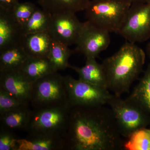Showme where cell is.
Segmentation results:
<instances>
[{"label":"cell","mask_w":150,"mask_h":150,"mask_svg":"<svg viewBox=\"0 0 150 150\" xmlns=\"http://www.w3.org/2000/svg\"><path fill=\"white\" fill-rule=\"evenodd\" d=\"M118 34L135 44L150 40V2L131 4Z\"/></svg>","instance_id":"obj_8"},{"label":"cell","mask_w":150,"mask_h":150,"mask_svg":"<svg viewBox=\"0 0 150 150\" xmlns=\"http://www.w3.org/2000/svg\"><path fill=\"white\" fill-rule=\"evenodd\" d=\"M53 38L49 32L32 33L23 36L21 45L30 57H47Z\"/></svg>","instance_id":"obj_15"},{"label":"cell","mask_w":150,"mask_h":150,"mask_svg":"<svg viewBox=\"0 0 150 150\" xmlns=\"http://www.w3.org/2000/svg\"><path fill=\"white\" fill-rule=\"evenodd\" d=\"M30 105L0 87V115L7 111Z\"/></svg>","instance_id":"obj_25"},{"label":"cell","mask_w":150,"mask_h":150,"mask_svg":"<svg viewBox=\"0 0 150 150\" xmlns=\"http://www.w3.org/2000/svg\"><path fill=\"white\" fill-rule=\"evenodd\" d=\"M108 105L112 110L121 136L126 139L140 129L150 125V117L136 103L127 97L112 94Z\"/></svg>","instance_id":"obj_4"},{"label":"cell","mask_w":150,"mask_h":150,"mask_svg":"<svg viewBox=\"0 0 150 150\" xmlns=\"http://www.w3.org/2000/svg\"><path fill=\"white\" fill-rule=\"evenodd\" d=\"M36 8L33 3L25 2L19 3L14 8L11 13L21 29L32 15Z\"/></svg>","instance_id":"obj_24"},{"label":"cell","mask_w":150,"mask_h":150,"mask_svg":"<svg viewBox=\"0 0 150 150\" xmlns=\"http://www.w3.org/2000/svg\"><path fill=\"white\" fill-rule=\"evenodd\" d=\"M70 107L68 105L33 109L25 131L57 135L64 139Z\"/></svg>","instance_id":"obj_6"},{"label":"cell","mask_w":150,"mask_h":150,"mask_svg":"<svg viewBox=\"0 0 150 150\" xmlns=\"http://www.w3.org/2000/svg\"><path fill=\"white\" fill-rule=\"evenodd\" d=\"M92 1L95 2L103 1H107V0H91Z\"/></svg>","instance_id":"obj_30"},{"label":"cell","mask_w":150,"mask_h":150,"mask_svg":"<svg viewBox=\"0 0 150 150\" xmlns=\"http://www.w3.org/2000/svg\"><path fill=\"white\" fill-rule=\"evenodd\" d=\"M110 32L89 21L83 23L76 44L86 59H95L110 45Z\"/></svg>","instance_id":"obj_9"},{"label":"cell","mask_w":150,"mask_h":150,"mask_svg":"<svg viewBox=\"0 0 150 150\" xmlns=\"http://www.w3.org/2000/svg\"><path fill=\"white\" fill-rule=\"evenodd\" d=\"M122 137L110 107H70L66 150H119L124 147Z\"/></svg>","instance_id":"obj_1"},{"label":"cell","mask_w":150,"mask_h":150,"mask_svg":"<svg viewBox=\"0 0 150 150\" xmlns=\"http://www.w3.org/2000/svg\"><path fill=\"white\" fill-rule=\"evenodd\" d=\"M32 110L28 105L4 112L0 115L1 127L13 131L19 130L25 131Z\"/></svg>","instance_id":"obj_18"},{"label":"cell","mask_w":150,"mask_h":150,"mask_svg":"<svg viewBox=\"0 0 150 150\" xmlns=\"http://www.w3.org/2000/svg\"><path fill=\"white\" fill-rule=\"evenodd\" d=\"M69 102L71 106L106 105L112 94L109 91L93 85L69 75L64 76Z\"/></svg>","instance_id":"obj_7"},{"label":"cell","mask_w":150,"mask_h":150,"mask_svg":"<svg viewBox=\"0 0 150 150\" xmlns=\"http://www.w3.org/2000/svg\"><path fill=\"white\" fill-rule=\"evenodd\" d=\"M30 57L21 44L0 51V72L21 70Z\"/></svg>","instance_id":"obj_16"},{"label":"cell","mask_w":150,"mask_h":150,"mask_svg":"<svg viewBox=\"0 0 150 150\" xmlns=\"http://www.w3.org/2000/svg\"><path fill=\"white\" fill-rule=\"evenodd\" d=\"M19 138L12 130L1 127L0 150H17Z\"/></svg>","instance_id":"obj_26"},{"label":"cell","mask_w":150,"mask_h":150,"mask_svg":"<svg viewBox=\"0 0 150 150\" xmlns=\"http://www.w3.org/2000/svg\"><path fill=\"white\" fill-rule=\"evenodd\" d=\"M18 141L17 150H66L64 137L52 134L28 133Z\"/></svg>","instance_id":"obj_12"},{"label":"cell","mask_w":150,"mask_h":150,"mask_svg":"<svg viewBox=\"0 0 150 150\" xmlns=\"http://www.w3.org/2000/svg\"><path fill=\"white\" fill-rule=\"evenodd\" d=\"M83 23L72 13L52 15L49 32L54 40L67 46L76 44Z\"/></svg>","instance_id":"obj_10"},{"label":"cell","mask_w":150,"mask_h":150,"mask_svg":"<svg viewBox=\"0 0 150 150\" xmlns=\"http://www.w3.org/2000/svg\"><path fill=\"white\" fill-rule=\"evenodd\" d=\"M146 54L147 55L148 58L150 60V40L149 42L148 43L147 46L146 48Z\"/></svg>","instance_id":"obj_29"},{"label":"cell","mask_w":150,"mask_h":150,"mask_svg":"<svg viewBox=\"0 0 150 150\" xmlns=\"http://www.w3.org/2000/svg\"><path fill=\"white\" fill-rule=\"evenodd\" d=\"M146 53L135 43L126 41L102 63L107 78L108 89L121 96L128 92L143 71Z\"/></svg>","instance_id":"obj_2"},{"label":"cell","mask_w":150,"mask_h":150,"mask_svg":"<svg viewBox=\"0 0 150 150\" xmlns=\"http://www.w3.org/2000/svg\"><path fill=\"white\" fill-rule=\"evenodd\" d=\"M33 84L21 70L0 72V87L30 104Z\"/></svg>","instance_id":"obj_11"},{"label":"cell","mask_w":150,"mask_h":150,"mask_svg":"<svg viewBox=\"0 0 150 150\" xmlns=\"http://www.w3.org/2000/svg\"><path fill=\"white\" fill-rule=\"evenodd\" d=\"M30 103L34 109L70 105L64 76L54 72L33 83Z\"/></svg>","instance_id":"obj_3"},{"label":"cell","mask_w":150,"mask_h":150,"mask_svg":"<svg viewBox=\"0 0 150 150\" xmlns=\"http://www.w3.org/2000/svg\"><path fill=\"white\" fill-rule=\"evenodd\" d=\"M131 4H144L150 2V0H127Z\"/></svg>","instance_id":"obj_28"},{"label":"cell","mask_w":150,"mask_h":150,"mask_svg":"<svg viewBox=\"0 0 150 150\" xmlns=\"http://www.w3.org/2000/svg\"><path fill=\"white\" fill-rule=\"evenodd\" d=\"M150 117V63L143 76L129 97Z\"/></svg>","instance_id":"obj_19"},{"label":"cell","mask_w":150,"mask_h":150,"mask_svg":"<svg viewBox=\"0 0 150 150\" xmlns=\"http://www.w3.org/2000/svg\"><path fill=\"white\" fill-rule=\"evenodd\" d=\"M23 37L21 27L11 13L0 11V51L21 44Z\"/></svg>","instance_id":"obj_13"},{"label":"cell","mask_w":150,"mask_h":150,"mask_svg":"<svg viewBox=\"0 0 150 150\" xmlns=\"http://www.w3.org/2000/svg\"><path fill=\"white\" fill-rule=\"evenodd\" d=\"M131 5L127 0H91L85 11L87 20L110 33L118 34Z\"/></svg>","instance_id":"obj_5"},{"label":"cell","mask_w":150,"mask_h":150,"mask_svg":"<svg viewBox=\"0 0 150 150\" xmlns=\"http://www.w3.org/2000/svg\"><path fill=\"white\" fill-rule=\"evenodd\" d=\"M21 70L33 83L55 72L48 57H30Z\"/></svg>","instance_id":"obj_20"},{"label":"cell","mask_w":150,"mask_h":150,"mask_svg":"<svg viewBox=\"0 0 150 150\" xmlns=\"http://www.w3.org/2000/svg\"><path fill=\"white\" fill-rule=\"evenodd\" d=\"M51 18V14L36 7L32 15L22 28L23 36L32 33L48 32Z\"/></svg>","instance_id":"obj_21"},{"label":"cell","mask_w":150,"mask_h":150,"mask_svg":"<svg viewBox=\"0 0 150 150\" xmlns=\"http://www.w3.org/2000/svg\"><path fill=\"white\" fill-rule=\"evenodd\" d=\"M91 0H38L42 9L51 14L72 13L85 10Z\"/></svg>","instance_id":"obj_17"},{"label":"cell","mask_w":150,"mask_h":150,"mask_svg":"<svg viewBox=\"0 0 150 150\" xmlns=\"http://www.w3.org/2000/svg\"><path fill=\"white\" fill-rule=\"evenodd\" d=\"M72 54L69 46L53 39L47 57L54 71L58 72L69 68V59Z\"/></svg>","instance_id":"obj_22"},{"label":"cell","mask_w":150,"mask_h":150,"mask_svg":"<svg viewBox=\"0 0 150 150\" xmlns=\"http://www.w3.org/2000/svg\"><path fill=\"white\" fill-rule=\"evenodd\" d=\"M69 68L77 73L80 79L108 90L107 78L104 68L102 64L97 62L96 59H86L85 64L83 67H78L69 65Z\"/></svg>","instance_id":"obj_14"},{"label":"cell","mask_w":150,"mask_h":150,"mask_svg":"<svg viewBox=\"0 0 150 150\" xmlns=\"http://www.w3.org/2000/svg\"><path fill=\"white\" fill-rule=\"evenodd\" d=\"M124 147L130 150H150V129L138 130L127 139Z\"/></svg>","instance_id":"obj_23"},{"label":"cell","mask_w":150,"mask_h":150,"mask_svg":"<svg viewBox=\"0 0 150 150\" xmlns=\"http://www.w3.org/2000/svg\"><path fill=\"white\" fill-rule=\"evenodd\" d=\"M19 3V0H0V11L11 13Z\"/></svg>","instance_id":"obj_27"}]
</instances>
